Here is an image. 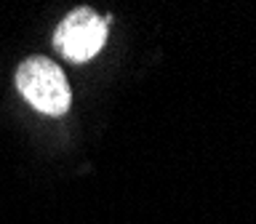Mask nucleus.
Here are the masks:
<instances>
[{
  "label": "nucleus",
  "mask_w": 256,
  "mask_h": 224,
  "mask_svg": "<svg viewBox=\"0 0 256 224\" xmlns=\"http://www.w3.org/2000/svg\"><path fill=\"white\" fill-rule=\"evenodd\" d=\"M16 88L32 107L43 115L59 118L70 110L72 91L59 64L48 56H30L16 70Z\"/></svg>",
  "instance_id": "f257e3e1"
},
{
  "label": "nucleus",
  "mask_w": 256,
  "mask_h": 224,
  "mask_svg": "<svg viewBox=\"0 0 256 224\" xmlns=\"http://www.w3.org/2000/svg\"><path fill=\"white\" fill-rule=\"evenodd\" d=\"M104 40H107V19H102L94 8H75L54 32L56 51L70 62L94 59L102 51Z\"/></svg>",
  "instance_id": "f03ea898"
}]
</instances>
